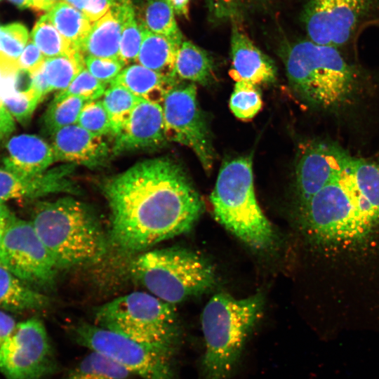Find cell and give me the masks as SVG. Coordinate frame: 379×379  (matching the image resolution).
<instances>
[{"mask_svg":"<svg viewBox=\"0 0 379 379\" xmlns=\"http://www.w3.org/2000/svg\"><path fill=\"white\" fill-rule=\"evenodd\" d=\"M301 20L309 40L340 49L366 27H379V0H308Z\"/></svg>","mask_w":379,"mask_h":379,"instance_id":"cell-9","label":"cell"},{"mask_svg":"<svg viewBox=\"0 0 379 379\" xmlns=\"http://www.w3.org/2000/svg\"><path fill=\"white\" fill-rule=\"evenodd\" d=\"M80 11L91 22L102 18L112 7L114 0H63Z\"/></svg>","mask_w":379,"mask_h":379,"instance_id":"cell-40","label":"cell"},{"mask_svg":"<svg viewBox=\"0 0 379 379\" xmlns=\"http://www.w3.org/2000/svg\"><path fill=\"white\" fill-rule=\"evenodd\" d=\"M141 27L143 36L135 63L166 78L178 79L175 64L178 48L182 43Z\"/></svg>","mask_w":379,"mask_h":379,"instance_id":"cell-22","label":"cell"},{"mask_svg":"<svg viewBox=\"0 0 379 379\" xmlns=\"http://www.w3.org/2000/svg\"><path fill=\"white\" fill-rule=\"evenodd\" d=\"M379 166V165H378Z\"/></svg>","mask_w":379,"mask_h":379,"instance_id":"cell-52","label":"cell"},{"mask_svg":"<svg viewBox=\"0 0 379 379\" xmlns=\"http://www.w3.org/2000/svg\"><path fill=\"white\" fill-rule=\"evenodd\" d=\"M46 15L61 35L78 49L93 23L80 11L65 1L55 4Z\"/></svg>","mask_w":379,"mask_h":379,"instance_id":"cell-25","label":"cell"},{"mask_svg":"<svg viewBox=\"0 0 379 379\" xmlns=\"http://www.w3.org/2000/svg\"><path fill=\"white\" fill-rule=\"evenodd\" d=\"M210 201L215 220L236 237L257 250L272 247L276 234L255 197L251 156L222 164Z\"/></svg>","mask_w":379,"mask_h":379,"instance_id":"cell-6","label":"cell"},{"mask_svg":"<svg viewBox=\"0 0 379 379\" xmlns=\"http://www.w3.org/2000/svg\"><path fill=\"white\" fill-rule=\"evenodd\" d=\"M1 1V0H0Z\"/></svg>","mask_w":379,"mask_h":379,"instance_id":"cell-51","label":"cell"},{"mask_svg":"<svg viewBox=\"0 0 379 379\" xmlns=\"http://www.w3.org/2000/svg\"><path fill=\"white\" fill-rule=\"evenodd\" d=\"M19 8H26L31 7L30 0H9Z\"/></svg>","mask_w":379,"mask_h":379,"instance_id":"cell-48","label":"cell"},{"mask_svg":"<svg viewBox=\"0 0 379 379\" xmlns=\"http://www.w3.org/2000/svg\"><path fill=\"white\" fill-rule=\"evenodd\" d=\"M123 29L121 4L114 0L110 9L93 22L90 32L79 50L83 56L119 59V44Z\"/></svg>","mask_w":379,"mask_h":379,"instance_id":"cell-20","label":"cell"},{"mask_svg":"<svg viewBox=\"0 0 379 379\" xmlns=\"http://www.w3.org/2000/svg\"><path fill=\"white\" fill-rule=\"evenodd\" d=\"M285 66L289 84L310 107L340 117L354 109L368 91V79L340 48L309 39L290 46Z\"/></svg>","mask_w":379,"mask_h":379,"instance_id":"cell-3","label":"cell"},{"mask_svg":"<svg viewBox=\"0 0 379 379\" xmlns=\"http://www.w3.org/2000/svg\"><path fill=\"white\" fill-rule=\"evenodd\" d=\"M95 324L151 347L171 358L182 340L174 305L135 291L116 298L95 312Z\"/></svg>","mask_w":379,"mask_h":379,"instance_id":"cell-7","label":"cell"},{"mask_svg":"<svg viewBox=\"0 0 379 379\" xmlns=\"http://www.w3.org/2000/svg\"><path fill=\"white\" fill-rule=\"evenodd\" d=\"M178 78L203 86L210 84L214 79V63L204 49L189 41L180 46L175 64Z\"/></svg>","mask_w":379,"mask_h":379,"instance_id":"cell-24","label":"cell"},{"mask_svg":"<svg viewBox=\"0 0 379 379\" xmlns=\"http://www.w3.org/2000/svg\"><path fill=\"white\" fill-rule=\"evenodd\" d=\"M31 75L32 87L41 95L42 99H44L45 96L52 91L46 78L43 65L32 73Z\"/></svg>","mask_w":379,"mask_h":379,"instance_id":"cell-43","label":"cell"},{"mask_svg":"<svg viewBox=\"0 0 379 379\" xmlns=\"http://www.w3.org/2000/svg\"><path fill=\"white\" fill-rule=\"evenodd\" d=\"M130 267L131 274L149 293L171 305L200 295L215 283L209 262L180 247L142 252Z\"/></svg>","mask_w":379,"mask_h":379,"instance_id":"cell-8","label":"cell"},{"mask_svg":"<svg viewBox=\"0 0 379 379\" xmlns=\"http://www.w3.org/2000/svg\"><path fill=\"white\" fill-rule=\"evenodd\" d=\"M262 105L258 86L244 81L235 83L229 106L237 118L241 120L251 119L258 113Z\"/></svg>","mask_w":379,"mask_h":379,"instance_id":"cell-33","label":"cell"},{"mask_svg":"<svg viewBox=\"0 0 379 379\" xmlns=\"http://www.w3.org/2000/svg\"><path fill=\"white\" fill-rule=\"evenodd\" d=\"M84 65L87 70L98 81L109 86L120 74L126 65L117 58H84Z\"/></svg>","mask_w":379,"mask_h":379,"instance_id":"cell-39","label":"cell"},{"mask_svg":"<svg viewBox=\"0 0 379 379\" xmlns=\"http://www.w3.org/2000/svg\"><path fill=\"white\" fill-rule=\"evenodd\" d=\"M107 86L95 78L84 67L69 86L59 91L53 99L77 96L88 101L95 100L102 97Z\"/></svg>","mask_w":379,"mask_h":379,"instance_id":"cell-36","label":"cell"},{"mask_svg":"<svg viewBox=\"0 0 379 379\" xmlns=\"http://www.w3.org/2000/svg\"><path fill=\"white\" fill-rule=\"evenodd\" d=\"M174 13L187 17L190 0H166Z\"/></svg>","mask_w":379,"mask_h":379,"instance_id":"cell-46","label":"cell"},{"mask_svg":"<svg viewBox=\"0 0 379 379\" xmlns=\"http://www.w3.org/2000/svg\"><path fill=\"white\" fill-rule=\"evenodd\" d=\"M42 100L41 95L32 87L8 96L4 100L3 106L13 119L21 124H26Z\"/></svg>","mask_w":379,"mask_h":379,"instance_id":"cell-37","label":"cell"},{"mask_svg":"<svg viewBox=\"0 0 379 379\" xmlns=\"http://www.w3.org/2000/svg\"><path fill=\"white\" fill-rule=\"evenodd\" d=\"M167 140L192 149L206 172L213 166L215 152L205 117L199 108L196 84H174L161 103Z\"/></svg>","mask_w":379,"mask_h":379,"instance_id":"cell-11","label":"cell"},{"mask_svg":"<svg viewBox=\"0 0 379 379\" xmlns=\"http://www.w3.org/2000/svg\"><path fill=\"white\" fill-rule=\"evenodd\" d=\"M1 25H0V29H1Z\"/></svg>","mask_w":379,"mask_h":379,"instance_id":"cell-50","label":"cell"},{"mask_svg":"<svg viewBox=\"0 0 379 379\" xmlns=\"http://www.w3.org/2000/svg\"><path fill=\"white\" fill-rule=\"evenodd\" d=\"M6 143L4 168L15 174L37 175L48 171L55 162L51 145L37 135H18Z\"/></svg>","mask_w":379,"mask_h":379,"instance_id":"cell-19","label":"cell"},{"mask_svg":"<svg viewBox=\"0 0 379 379\" xmlns=\"http://www.w3.org/2000/svg\"><path fill=\"white\" fill-rule=\"evenodd\" d=\"M69 331L78 344L108 357L142 379H175L172 358L151 347L95 324L79 323Z\"/></svg>","mask_w":379,"mask_h":379,"instance_id":"cell-10","label":"cell"},{"mask_svg":"<svg viewBox=\"0 0 379 379\" xmlns=\"http://www.w3.org/2000/svg\"><path fill=\"white\" fill-rule=\"evenodd\" d=\"M77 124L98 136L114 135L112 121L101 100L86 103L79 114Z\"/></svg>","mask_w":379,"mask_h":379,"instance_id":"cell-35","label":"cell"},{"mask_svg":"<svg viewBox=\"0 0 379 379\" xmlns=\"http://www.w3.org/2000/svg\"><path fill=\"white\" fill-rule=\"evenodd\" d=\"M50 302L47 295L0 265V310L20 312L40 310L46 308Z\"/></svg>","mask_w":379,"mask_h":379,"instance_id":"cell-23","label":"cell"},{"mask_svg":"<svg viewBox=\"0 0 379 379\" xmlns=\"http://www.w3.org/2000/svg\"><path fill=\"white\" fill-rule=\"evenodd\" d=\"M13 215L6 203L0 202V265H2V243L8 225Z\"/></svg>","mask_w":379,"mask_h":379,"instance_id":"cell-45","label":"cell"},{"mask_svg":"<svg viewBox=\"0 0 379 379\" xmlns=\"http://www.w3.org/2000/svg\"><path fill=\"white\" fill-rule=\"evenodd\" d=\"M88 101L77 96L53 99L44 116V124L51 135L55 131L77 124L79 114Z\"/></svg>","mask_w":379,"mask_h":379,"instance_id":"cell-32","label":"cell"},{"mask_svg":"<svg viewBox=\"0 0 379 379\" xmlns=\"http://www.w3.org/2000/svg\"><path fill=\"white\" fill-rule=\"evenodd\" d=\"M63 0H34L32 8L36 11H48L55 4Z\"/></svg>","mask_w":379,"mask_h":379,"instance_id":"cell-47","label":"cell"},{"mask_svg":"<svg viewBox=\"0 0 379 379\" xmlns=\"http://www.w3.org/2000/svg\"><path fill=\"white\" fill-rule=\"evenodd\" d=\"M140 100L120 85L111 84L107 88L101 100L112 121L114 136L128 119Z\"/></svg>","mask_w":379,"mask_h":379,"instance_id":"cell-31","label":"cell"},{"mask_svg":"<svg viewBox=\"0 0 379 379\" xmlns=\"http://www.w3.org/2000/svg\"><path fill=\"white\" fill-rule=\"evenodd\" d=\"M230 44V75L236 82L244 81L258 86L275 81L277 71L273 61L236 23L232 26Z\"/></svg>","mask_w":379,"mask_h":379,"instance_id":"cell-18","label":"cell"},{"mask_svg":"<svg viewBox=\"0 0 379 379\" xmlns=\"http://www.w3.org/2000/svg\"><path fill=\"white\" fill-rule=\"evenodd\" d=\"M67 170L48 169L34 176H23L0 168V202L34 199L51 194H76L78 188L67 177Z\"/></svg>","mask_w":379,"mask_h":379,"instance_id":"cell-16","label":"cell"},{"mask_svg":"<svg viewBox=\"0 0 379 379\" xmlns=\"http://www.w3.org/2000/svg\"><path fill=\"white\" fill-rule=\"evenodd\" d=\"M15 130V124L13 117L3 106H0V147L8 140L13 132Z\"/></svg>","mask_w":379,"mask_h":379,"instance_id":"cell-42","label":"cell"},{"mask_svg":"<svg viewBox=\"0 0 379 379\" xmlns=\"http://www.w3.org/2000/svg\"><path fill=\"white\" fill-rule=\"evenodd\" d=\"M29 221L58 269L95 262L107 251L109 239L98 216L74 197L39 201Z\"/></svg>","mask_w":379,"mask_h":379,"instance_id":"cell-4","label":"cell"},{"mask_svg":"<svg viewBox=\"0 0 379 379\" xmlns=\"http://www.w3.org/2000/svg\"><path fill=\"white\" fill-rule=\"evenodd\" d=\"M139 23L147 30L182 42L174 11L166 0H146L139 15Z\"/></svg>","mask_w":379,"mask_h":379,"instance_id":"cell-26","label":"cell"},{"mask_svg":"<svg viewBox=\"0 0 379 379\" xmlns=\"http://www.w3.org/2000/svg\"><path fill=\"white\" fill-rule=\"evenodd\" d=\"M90 351L69 371L67 379H128L132 375L108 357Z\"/></svg>","mask_w":379,"mask_h":379,"instance_id":"cell-27","label":"cell"},{"mask_svg":"<svg viewBox=\"0 0 379 379\" xmlns=\"http://www.w3.org/2000/svg\"><path fill=\"white\" fill-rule=\"evenodd\" d=\"M30 38L46 58L79 52L75 46L61 35L46 15H42L35 23Z\"/></svg>","mask_w":379,"mask_h":379,"instance_id":"cell-28","label":"cell"},{"mask_svg":"<svg viewBox=\"0 0 379 379\" xmlns=\"http://www.w3.org/2000/svg\"><path fill=\"white\" fill-rule=\"evenodd\" d=\"M17 323L8 313L0 310V348L15 328Z\"/></svg>","mask_w":379,"mask_h":379,"instance_id":"cell-44","label":"cell"},{"mask_svg":"<svg viewBox=\"0 0 379 379\" xmlns=\"http://www.w3.org/2000/svg\"><path fill=\"white\" fill-rule=\"evenodd\" d=\"M177 82L178 79L133 63L126 66L111 84L120 85L142 100L161 105L167 91Z\"/></svg>","mask_w":379,"mask_h":379,"instance_id":"cell-21","label":"cell"},{"mask_svg":"<svg viewBox=\"0 0 379 379\" xmlns=\"http://www.w3.org/2000/svg\"><path fill=\"white\" fill-rule=\"evenodd\" d=\"M85 67L80 53L46 58L44 72L51 91L66 89Z\"/></svg>","mask_w":379,"mask_h":379,"instance_id":"cell-29","label":"cell"},{"mask_svg":"<svg viewBox=\"0 0 379 379\" xmlns=\"http://www.w3.org/2000/svg\"><path fill=\"white\" fill-rule=\"evenodd\" d=\"M300 210L302 227L316 244L364 239L379 225V166L350 154Z\"/></svg>","mask_w":379,"mask_h":379,"instance_id":"cell-2","label":"cell"},{"mask_svg":"<svg viewBox=\"0 0 379 379\" xmlns=\"http://www.w3.org/2000/svg\"><path fill=\"white\" fill-rule=\"evenodd\" d=\"M264 307L261 293L236 298L220 292L205 305L201 316L204 353L201 379H230Z\"/></svg>","mask_w":379,"mask_h":379,"instance_id":"cell-5","label":"cell"},{"mask_svg":"<svg viewBox=\"0 0 379 379\" xmlns=\"http://www.w3.org/2000/svg\"><path fill=\"white\" fill-rule=\"evenodd\" d=\"M167 141L162 107L140 100L114 135V154L160 147Z\"/></svg>","mask_w":379,"mask_h":379,"instance_id":"cell-15","label":"cell"},{"mask_svg":"<svg viewBox=\"0 0 379 379\" xmlns=\"http://www.w3.org/2000/svg\"><path fill=\"white\" fill-rule=\"evenodd\" d=\"M45 60L41 51L29 39L17 61L20 69L32 74L43 65Z\"/></svg>","mask_w":379,"mask_h":379,"instance_id":"cell-41","label":"cell"},{"mask_svg":"<svg viewBox=\"0 0 379 379\" xmlns=\"http://www.w3.org/2000/svg\"><path fill=\"white\" fill-rule=\"evenodd\" d=\"M57 369L43 321L34 317L17 323L0 348V373L6 379H45Z\"/></svg>","mask_w":379,"mask_h":379,"instance_id":"cell-12","label":"cell"},{"mask_svg":"<svg viewBox=\"0 0 379 379\" xmlns=\"http://www.w3.org/2000/svg\"><path fill=\"white\" fill-rule=\"evenodd\" d=\"M51 146L55 161L88 167L101 164L109 153V147L102 137L91 133L77 124L53 132Z\"/></svg>","mask_w":379,"mask_h":379,"instance_id":"cell-17","label":"cell"},{"mask_svg":"<svg viewBox=\"0 0 379 379\" xmlns=\"http://www.w3.org/2000/svg\"><path fill=\"white\" fill-rule=\"evenodd\" d=\"M33 1H34V0H30V2H31V7H32V4Z\"/></svg>","mask_w":379,"mask_h":379,"instance_id":"cell-49","label":"cell"},{"mask_svg":"<svg viewBox=\"0 0 379 379\" xmlns=\"http://www.w3.org/2000/svg\"><path fill=\"white\" fill-rule=\"evenodd\" d=\"M2 266L36 290L51 287L59 270L31 222L14 214L3 239Z\"/></svg>","mask_w":379,"mask_h":379,"instance_id":"cell-13","label":"cell"},{"mask_svg":"<svg viewBox=\"0 0 379 379\" xmlns=\"http://www.w3.org/2000/svg\"><path fill=\"white\" fill-rule=\"evenodd\" d=\"M102 190L109 208V241L126 253L189 232L204 210L186 171L166 157L136 163L107 180Z\"/></svg>","mask_w":379,"mask_h":379,"instance_id":"cell-1","label":"cell"},{"mask_svg":"<svg viewBox=\"0 0 379 379\" xmlns=\"http://www.w3.org/2000/svg\"><path fill=\"white\" fill-rule=\"evenodd\" d=\"M27 27L20 22H13L0 29V51L18 60L29 41Z\"/></svg>","mask_w":379,"mask_h":379,"instance_id":"cell-38","label":"cell"},{"mask_svg":"<svg viewBox=\"0 0 379 379\" xmlns=\"http://www.w3.org/2000/svg\"><path fill=\"white\" fill-rule=\"evenodd\" d=\"M30 82V74L20 69L17 60L0 51V106L8 96L27 89Z\"/></svg>","mask_w":379,"mask_h":379,"instance_id":"cell-34","label":"cell"},{"mask_svg":"<svg viewBox=\"0 0 379 379\" xmlns=\"http://www.w3.org/2000/svg\"><path fill=\"white\" fill-rule=\"evenodd\" d=\"M349 154L339 145L328 141L312 142L305 148L295 167L299 207L326 184Z\"/></svg>","mask_w":379,"mask_h":379,"instance_id":"cell-14","label":"cell"},{"mask_svg":"<svg viewBox=\"0 0 379 379\" xmlns=\"http://www.w3.org/2000/svg\"><path fill=\"white\" fill-rule=\"evenodd\" d=\"M123 20L119 59L125 65L135 63L142 41V29L130 0H119Z\"/></svg>","mask_w":379,"mask_h":379,"instance_id":"cell-30","label":"cell"}]
</instances>
